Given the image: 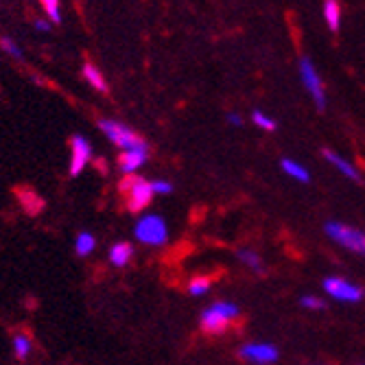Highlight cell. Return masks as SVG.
I'll return each mask as SVG.
<instances>
[{
    "label": "cell",
    "mask_w": 365,
    "mask_h": 365,
    "mask_svg": "<svg viewBox=\"0 0 365 365\" xmlns=\"http://www.w3.org/2000/svg\"><path fill=\"white\" fill-rule=\"evenodd\" d=\"M118 190L125 199L127 210H131V212L145 210L153 199L151 182H147L145 178H138V175H125L123 182L118 184Z\"/></svg>",
    "instance_id": "obj_1"
},
{
    "label": "cell",
    "mask_w": 365,
    "mask_h": 365,
    "mask_svg": "<svg viewBox=\"0 0 365 365\" xmlns=\"http://www.w3.org/2000/svg\"><path fill=\"white\" fill-rule=\"evenodd\" d=\"M98 127H101L103 134H106L120 151H149V145L136 134L134 129H129V127L123 125V123L103 118V120H98Z\"/></svg>",
    "instance_id": "obj_2"
},
{
    "label": "cell",
    "mask_w": 365,
    "mask_h": 365,
    "mask_svg": "<svg viewBox=\"0 0 365 365\" xmlns=\"http://www.w3.org/2000/svg\"><path fill=\"white\" fill-rule=\"evenodd\" d=\"M239 317V307L232 302H215L202 313V328L210 335H221L232 324V319Z\"/></svg>",
    "instance_id": "obj_3"
},
{
    "label": "cell",
    "mask_w": 365,
    "mask_h": 365,
    "mask_svg": "<svg viewBox=\"0 0 365 365\" xmlns=\"http://www.w3.org/2000/svg\"><path fill=\"white\" fill-rule=\"evenodd\" d=\"M134 235L145 245H164L169 241V227L160 215H145L138 219Z\"/></svg>",
    "instance_id": "obj_4"
},
{
    "label": "cell",
    "mask_w": 365,
    "mask_h": 365,
    "mask_svg": "<svg viewBox=\"0 0 365 365\" xmlns=\"http://www.w3.org/2000/svg\"><path fill=\"white\" fill-rule=\"evenodd\" d=\"M326 235L335 243H339L341 247L365 256V235L361 230H356L352 225H346V223H339V221H328L326 223Z\"/></svg>",
    "instance_id": "obj_5"
},
{
    "label": "cell",
    "mask_w": 365,
    "mask_h": 365,
    "mask_svg": "<svg viewBox=\"0 0 365 365\" xmlns=\"http://www.w3.org/2000/svg\"><path fill=\"white\" fill-rule=\"evenodd\" d=\"M300 79L307 88V92L311 94V98L315 101L317 110H324L326 108V92H324V83H322V77L319 73L315 71V66L309 57H302L300 59Z\"/></svg>",
    "instance_id": "obj_6"
},
{
    "label": "cell",
    "mask_w": 365,
    "mask_h": 365,
    "mask_svg": "<svg viewBox=\"0 0 365 365\" xmlns=\"http://www.w3.org/2000/svg\"><path fill=\"white\" fill-rule=\"evenodd\" d=\"M324 291L333 297V300H339V302H359L363 297V289L359 284L348 282L337 276H330L324 280Z\"/></svg>",
    "instance_id": "obj_7"
},
{
    "label": "cell",
    "mask_w": 365,
    "mask_h": 365,
    "mask_svg": "<svg viewBox=\"0 0 365 365\" xmlns=\"http://www.w3.org/2000/svg\"><path fill=\"white\" fill-rule=\"evenodd\" d=\"M71 151H73V155H71V167H68V171H71L73 178H77L86 169V164H88V160L92 155V147H90V143L83 136L77 134V136H73Z\"/></svg>",
    "instance_id": "obj_8"
},
{
    "label": "cell",
    "mask_w": 365,
    "mask_h": 365,
    "mask_svg": "<svg viewBox=\"0 0 365 365\" xmlns=\"http://www.w3.org/2000/svg\"><path fill=\"white\" fill-rule=\"evenodd\" d=\"M241 356L256 365H269L278 361V350L272 344H247L241 348Z\"/></svg>",
    "instance_id": "obj_9"
},
{
    "label": "cell",
    "mask_w": 365,
    "mask_h": 365,
    "mask_svg": "<svg viewBox=\"0 0 365 365\" xmlns=\"http://www.w3.org/2000/svg\"><path fill=\"white\" fill-rule=\"evenodd\" d=\"M147 153L149 151H120L118 155V169L127 175H131L134 171H138L143 164L147 162Z\"/></svg>",
    "instance_id": "obj_10"
},
{
    "label": "cell",
    "mask_w": 365,
    "mask_h": 365,
    "mask_svg": "<svg viewBox=\"0 0 365 365\" xmlns=\"http://www.w3.org/2000/svg\"><path fill=\"white\" fill-rule=\"evenodd\" d=\"M324 20L328 24V29L337 33L341 26V7L337 0H324Z\"/></svg>",
    "instance_id": "obj_11"
},
{
    "label": "cell",
    "mask_w": 365,
    "mask_h": 365,
    "mask_svg": "<svg viewBox=\"0 0 365 365\" xmlns=\"http://www.w3.org/2000/svg\"><path fill=\"white\" fill-rule=\"evenodd\" d=\"M131 258H134V247H131L129 243H116V245H112V250H110V262L114 264V267H125V264H129Z\"/></svg>",
    "instance_id": "obj_12"
},
{
    "label": "cell",
    "mask_w": 365,
    "mask_h": 365,
    "mask_svg": "<svg viewBox=\"0 0 365 365\" xmlns=\"http://www.w3.org/2000/svg\"><path fill=\"white\" fill-rule=\"evenodd\" d=\"M324 155H326V160L333 164V167H337L346 178H350V180H359V171L352 167V164L348 162V160H344L339 153H335V151H324Z\"/></svg>",
    "instance_id": "obj_13"
},
{
    "label": "cell",
    "mask_w": 365,
    "mask_h": 365,
    "mask_svg": "<svg viewBox=\"0 0 365 365\" xmlns=\"http://www.w3.org/2000/svg\"><path fill=\"white\" fill-rule=\"evenodd\" d=\"M83 77H86V81H88L94 90H98V92H108V83H106L103 75L98 73V68H96L94 63H90V61L83 63Z\"/></svg>",
    "instance_id": "obj_14"
},
{
    "label": "cell",
    "mask_w": 365,
    "mask_h": 365,
    "mask_svg": "<svg viewBox=\"0 0 365 365\" xmlns=\"http://www.w3.org/2000/svg\"><path fill=\"white\" fill-rule=\"evenodd\" d=\"M282 171H284L289 178L297 180V182H309V180H311L307 167H302V164H300V162H295V160H282Z\"/></svg>",
    "instance_id": "obj_15"
},
{
    "label": "cell",
    "mask_w": 365,
    "mask_h": 365,
    "mask_svg": "<svg viewBox=\"0 0 365 365\" xmlns=\"http://www.w3.org/2000/svg\"><path fill=\"white\" fill-rule=\"evenodd\" d=\"M94 247H96L94 235H90V232H79V235H77V241H75V252H77V256L86 258L88 254L94 252Z\"/></svg>",
    "instance_id": "obj_16"
},
{
    "label": "cell",
    "mask_w": 365,
    "mask_h": 365,
    "mask_svg": "<svg viewBox=\"0 0 365 365\" xmlns=\"http://www.w3.org/2000/svg\"><path fill=\"white\" fill-rule=\"evenodd\" d=\"M237 256H239V260L245 264V267H250V269L256 272V274H260V272L264 269V267H262V258H260L254 250H247V247H245V250H239Z\"/></svg>",
    "instance_id": "obj_17"
},
{
    "label": "cell",
    "mask_w": 365,
    "mask_h": 365,
    "mask_svg": "<svg viewBox=\"0 0 365 365\" xmlns=\"http://www.w3.org/2000/svg\"><path fill=\"white\" fill-rule=\"evenodd\" d=\"M31 339L26 337V335H22V333H18L16 337H14V352H16V356L20 359V361H24L29 354H31Z\"/></svg>",
    "instance_id": "obj_18"
},
{
    "label": "cell",
    "mask_w": 365,
    "mask_h": 365,
    "mask_svg": "<svg viewBox=\"0 0 365 365\" xmlns=\"http://www.w3.org/2000/svg\"><path fill=\"white\" fill-rule=\"evenodd\" d=\"M210 287H212L210 278L199 276V278H192V280H190V284H188V293H190V295H204L206 291H210Z\"/></svg>",
    "instance_id": "obj_19"
},
{
    "label": "cell",
    "mask_w": 365,
    "mask_h": 365,
    "mask_svg": "<svg viewBox=\"0 0 365 365\" xmlns=\"http://www.w3.org/2000/svg\"><path fill=\"white\" fill-rule=\"evenodd\" d=\"M40 3H42V7L46 9V14H48L51 22L59 24V22H61V11H59V0H40Z\"/></svg>",
    "instance_id": "obj_20"
},
{
    "label": "cell",
    "mask_w": 365,
    "mask_h": 365,
    "mask_svg": "<svg viewBox=\"0 0 365 365\" xmlns=\"http://www.w3.org/2000/svg\"><path fill=\"white\" fill-rule=\"evenodd\" d=\"M252 120H254L256 127H260V129H264V131H274V129H276V120L269 118L267 114H262V112H254V114H252Z\"/></svg>",
    "instance_id": "obj_21"
},
{
    "label": "cell",
    "mask_w": 365,
    "mask_h": 365,
    "mask_svg": "<svg viewBox=\"0 0 365 365\" xmlns=\"http://www.w3.org/2000/svg\"><path fill=\"white\" fill-rule=\"evenodd\" d=\"M0 48H3L14 59H22V51H20V46L11 38H0Z\"/></svg>",
    "instance_id": "obj_22"
},
{
    "label": "cell",
    "mask_w": 365,
    "mask_h": 365,
    "mask_svg": "<svg viewBox=\"0 0 365 365\" xmlns=\"http://www.w3.org/2000/svg\"><path fill=\"white\" fill-rule=\"evenodd\" d=\"M151 190H153V195H169V192H173V184L167 180H155V182H151Z\"/></svg>",
    "instance_id": "obj_23"
},
{
    "label": "cell",
    "mask_w": 365,
    "mask_h": 365,
    "mask_svg": "<svg viewBox=\"0 0 365 365\" xmlns=\"http://www.w3.org/2000/svg\"><path fill=\"white\" fill-rule=\"evenodd\" d=\"M300 304L304 309H311V311H322L324 309V302L319 300V297H315V295H304Z\"/></svg>",
    "instance_id": "obj_24"
},
{
    "label": "cell",
    "mask_w": 365,
    "mask_h": 365,
    "mask_svg": "<svg viewBox=\"0 0 365 365\" xmlns=\"http://www.w3.org/2000/svg\"><path fill=\"white\" fill-rule=\"evenodd\" d=\"M33 26H36L40 33H48L51 31V26H53V22H48V20H42V18H38L36 22H33Z\"/></svg>",
    "instance_id": "obj_25"
},
{
    "label": "cell",
    "mask_w": 365,
    "mask_h": 365,
    "mask_svg": "<svg viewBox=\"0 0 365 365\" xmlns=\"http://www.w3.org/2000/svg\"><path fill=\"white\" fill-rule=\"evenodd\" d=\"M227 123H230V125H235V127H241V125H243V120H241V116H239L237 112H230V114H227Z\"/></svg>",
    "instance_id": "obj_26"
}]
</instances>
